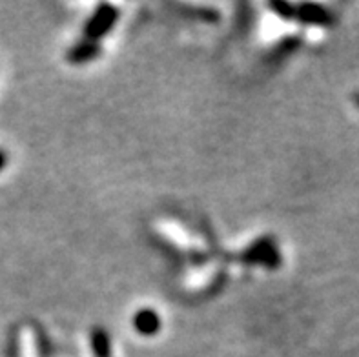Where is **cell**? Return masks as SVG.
<instances>
[{"label": "cell", "instance_id": "cell-2", "mask_svg": "<svg viewBox=\"0 0 359 357\" xmlns=\"http://www.w3.org/2000/svg\"><path fill=\"white\" fill-rule=\"evenodd\" d=\"M296 18L305 24H316V26H328L332 24L334 17L327 8L319 4H299L296 6Z\"/></svg>", "mask_w": 359, "mask_h": 357}, {"label": "cell", "instance_id": "cell-1", "mask_svg": "<svg viewBox=\"0 0 359 357\" xmlns=\"http://www.w3.org/2000/svg\"><path fill=\"white\" fill-rule=\"evenodd\" d=\"M117 20V9L114 6L109 4H102L99 6L93 17L88 20L86 29H84V35L90 42H97L100 36H104L106 33L111 29V26Z\"/></svg>", "mask_w": 359, "mask_h": 357}, {"label": "cell", "instance_id": "cell-8", "mask_svg": "<svg viewBox=\"0 0 359 357\" xmlns=\"http://www.w3.org/2000/svg\"><path fill=\"white\" fill-rule=\"evenodd\" d=\"M6 163H8V157H6V154L0 149V170H4L6 168Z\"/></svg>", "mask_w": 359, "mask_h": 357}, {"label": "cell", "instance_id": "cell-6", "mask_svg": "<svg viewBox=\"0 0 359 357\" xmlns=\"http://www.w3.org/2000/svg\"><path fill=\"white\" fill-rule=\"evenodd\" d=\"M91 344H93L97 357H109V337L104 330H100V328L93 330Z\"/></svg>", "mask_w": 359, "mask_h": 357}, {"label": "cell", "instance_id": "cell-3", "mask_svg": "<svg viewBox=\"0 0 359 357\" xmlns=\"http://www.w3.org/2000/svg\"><path fill=\"white\" fill-rule=\"evenodd\" d=\"M248 255L252 259H257V261H261L263 264H266L270 268H276L279 264V261H281V255L276 250V244L272 243V239H261L259 243L252 246Z\"/></svg>", "mask_w": 359, "mask_h": 357}, {"label": "cell", "instance_id": "cell-7", "mask_svg": "<svg viewBox=\"0 0 359 357\" xmlns=\"http://www.w3.org/2000/svg\"><path fill=\"white\" fill-rule=\"evenodd\" d=\"M272 9L283 18H296V6L288 4V2H273Z\"/></svg>", "mask_w": 359, "mask_h": 357}, {"label": "cell", "instance_id": "cell-9", "mask_svg": "<svg viewBox=\"0 0 359 357\" xmlns=\"http://www.w3.org/2000/svg\"><path fill=\"white\" fill-rule=\"evenodd\" d=\"M355 105L359 106V93H358V95H355Z\"/></svg>", "mask_w": 359, "mask_h": 357}, {"label": "cell", "instance_id": "cell-4", "mask_svg": "<svg viewBox=\"0 0 359 357\" xmlns=\"http://www.w3.org/2000/svg\"><path fill=\"white\" fill-rule=\"evenodd\" d=\"M135 330L142 335H154L161 330V319L154 310H141L133 317Z\"/></svg>", "mask_w": 359, "mask_h": 357}, {"label": "cell", "instance_id": "cell-5", "mask_svg": "<svg viewBox=\"0 0 359 357\" xmlns=\"http://www.w3.org/2000/svg\"><path fill=\"white\" fill-rule=\"evenodd\" d=\"M99 53H100V48L97 46V42L86 41L75 46V48L69 51L68 59L69 62L73 64H82V62H88V60H93Z\"/></svg>", "mask_w": 359, "mask_h": 357}]
</instances>
